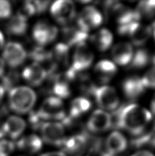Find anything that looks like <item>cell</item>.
<instances>
[{
	"label": "cell",
	"mask_w": 155,
	"mask_h": 156,
	"mask_svg": "<svg viewBox=\"0 0 155 156\" xmlns=\"http://www.w3.org/2000/svg\"><path fill=\"white\" fill-rule=\"evenodd\" d=\"M91 107L92 104L89 99L85 97H77L71 103L68 116L72 119H77L88 112Z\"/></svg>",
	"instance_id": "24"
},
{
	"label": "cell",
	"mask_w": 155,
	"mask_h": 156,
	"mask_svg": "<svg viewBox=\"0 0 155 156\" xmlns=\"http://www.w3.org/2000/svg\"><path fill=\"white\" fill-rule=\"evenodd\" d=\"M60 147H62L64 154L81 155L89 149L88 133L83 131L81 133L66 138Z\"/></svg>",
	"instance_id": "9"
},
{
	"label": "cell",
	"mask_w": 155,
	"mask_h": 156,
	"mask_svg": "<svg viewBox=\"0 0 155 156\" xmlns=\"http://www.w3.org/2000/svg\"><path fill=\"white\" fill-rule=\"evenodd\" d=\"M151 61H152V63L153 64L154 66L153 67H155V55H154V56L151 58Z\"/></svg>",
	"instance_id": "43"
},
{
	"label": "cell",
	"mask_w": 155,
	"mask_h": 156,
	"mask_svg": "<svg viewBox=\"0 0 155 156\" xmlns=\"http://www.w3.org/2000/svg\"><path fill=\"white\" fill-rule=\"evenodd\" d=\"M2 55L8 66L12 68H16L25 62L27 53L20 43L9 42L5 45Z\"/></svg>",
	"instance_id": "12"
},
{
	"label": "cell",
	"mask_w": 155,
	"mask_h": 156,
	"mask_svg": "<svg viewBox=\"0 0 155 156\" xmlns=\"http://www.w3.org/2000/svg\"><path fill=\"white\" fill-rule=\"evenodd\" d=\"M5 136L12 139H16L20 136L26 127V123L23 119L19 116H10L2 125Z\"/></svg>",
	"instance_id": "20"
},
{
	"label": "cell",
	"mask_w": 155,
	"mask_h": 156,
	"mask_svg": "<svg viewBox=\"0 0 155 156\" xmlns=\"http://www.w3.org/2000/svg\"><path fill=\"white\" fill-rule=\"evenodd\" d=\"M151 110L152 112H153V114L155 116V94L151 101Z\"/></svg>",
	"instance_id": "39"
},
{
	"label": "cell",
	"mask_w": 155,
	"mask_h": 156,
	"mask_svg": "<svg viewBox=\"0 0 155 156\" xmlns=\"http://www.w3.org/2000/svg\"><path fill=\"white\" fill-rule=\"evenodd\" d=\"M150 60V54L147 50L139 49L133 55L131 62L129 63V68L135 69H142L148 65Z\"/></svg>",
	"instance_id": "27"
},
{
	"label": "cell",
	"mask_w": 155,
	"mask_h": 156,
	"mask_svg": "<svg viewBox=\"0 0 155 156\" xmlns=\"http://www.w3.org/2000/svg\"><path fill=\"white\" fill-rule=\"evenodd\" d=\"M93 96L98 106L104 111H114L119 106V97L115 90L109 86L96 88Z\"/></svg>",
	"instance_id": "6"
},
{
	"label": "cell",
	"mask_w": 155,
	"mask_h": 156,
	"mask_svg": "<svg viewBox=\"0 0 155 156\" xmlns=\"http://www.w3.org/2000/svg\"><path fill=\"white\" fill-rule=\"evenodd\" d=\"M44 121L38 115L37 111H31L29 115V122L34 129H40Z\"/></svg>",
	"instance_id": "32"
},
{
	"label": "cell",
	"mask_w": 155,
	"mask_h": 156,
	"mask_svg": "<svg viewBox=\"0 0 155 156\" xmlns=\"http://www.w3.org/2000/svg\"><path fill=\"white\" fill-rule=\"evenodd\" d=\"M69 47L64 43H58L55 45L51 51V56L55 65L60 66H67L69 59Z\"/></svg>",
	"instance_id": "25"
},
{
	"label": "cell",
	"mask_w": 155,
	"mask_h": 156,
	"mask_svg": "<svg viewBox=\"0 0 155 156\" xmlns=\"http://www.w3.org/2000/svg\"><path fill=\"white\" fill-rule=\"evenodd\" d=\"M118 32L122 36H128L136 46L143 45L150 37L153 30L150 26H146L134 22L125 26H118Z\"/></svg>",
	"instance_id": "3"
},
{
	"label": "cell",
	"mask_w": 155,
	"mask_h": 156,
	"mask_svg": "<svg viewBox=\"0 0 155 156\" xmlns=\"http://www.w3.org/2000/svg\"><path fill=\"white\" fill-rule=\"evenodd\" d=\"M112 127L109 114L102 110L94 112L87 122V129L92 133H102Z\"/></svg>",
	"instance_id": "13"
},
{
	"label": "cell",
	"mask_w": 155,
	"mask_h": 156,
	"mask_svg": "<svg viewBox=\"0 0 155 156\" xmlns=\"http://www.w3.org/2000/svg\"><path fill=\"white\" fill-rule=\"evenodd\" d=\"M113 35L107 29L100 30L91 37V41L101 51H105L109 48L113 43Z\"/></svg>",
	"instance_id": "23"
},
{
	"label": "cell",
	"mask_w": 155,
	"mask_h": 156,
	"mask_svg": "<svg viewBox=\"0 0 155 156\" xmlns=\"http://www.w3.org/2000/svg\"><path fill=\"white\" fill-rule=\"evenodd\" d=\"M4 69H5V63L4 60L0 58V77L3 76L4 73Z\"/></svg>",
	"instance_id": "38"
},
{
	"label": "cell",
	"mask_w": 155,
	"mask_h": 156,
	"mask_svg": "<svg viewBox=\"0 0 155 156\" xmlns=\"http://www.w3.org/2000/svg\"><path fill=\"white\" fill-rule=\"evenodd\" d=\"M128 146L126 138L120 132H113L108 136L104 143L105 151L110 156H117L122 154Z\"/></svg>",
	"instance_id": "14"
},
{
	"label": "cell",
	"mask_w": 155,
	"mask_h": 156,
	"mask_svg": "<svg viewBox=\"0 0 155 156\" xmlns=\"http://www.w3.org/2000/svg\"><path fill=\"white\" fill-rule=\"evenodd\" d=\"M42 138L45 143L61 147L65 137V129L60 122H44L40 128Z\"/></svg>",
	"instance_id": "7"
},
{
	"label": "cell",
	"mask_w": 155,
	"mask_h": 156,
	"mask_svg": "<svg viewBox=\"0 0 155 156\" xmlns=\"http://www.w3.org/2000/svg\"><path fill=\"white\" fill-rule=\"evenodd\" d=\"M132 145L136 148L150 147L155 148V122L150 128H148L142 134L136 136L131 141Z\"/></svg>",
	"instance_id": "26"
},
{
	"label": "cell",
	"mask_w": 155,
	"mask_h": 156,
	"mask_svg": "<svg viewBox=\"0 0 155 156\" xmlns=\"http://www.w3.org/2000/svg\"><path fill=\"white\" fill-rule=\"evenodd\" d=\"M140 17L151 19L155 16V0L142 1L135 9Z\"/></svg>",
	"instance_id": "28"
},
{
	"label": "cell",
	"mask_w": 155,
	"mask_h": 156,
	"mask_svg": "<svg viewBox=\"0 0 155 156\" xmlns=\"http://www.w3.org/2000/svg\"><path fill=\"white\" fill-rule=\"evenodd\" d=\"M4 44V37L2 32L0 31V49H2Z\"/></svg>",
	"instance_id": "40"
},
{
	"label": "cell",
	"mask_w": 155,
	"mask_h": 156,
	"mask_svg": "<svg viewBox=\"0 0 155 156\" xmlns=\"http://www.w3.org/2000/svg\"><path fill=\"white\" fill-rule=\"evenodd\" d=\"M36 14L45 12L49 5V1H32Z\"/></svg>",
	"instance_id": "34"
},
{
	"label": "cell",
	"mask_w": 155,
	"mask_h": 156,
	"mask_svg": "<svg viewBox=\"0 0 155 156\" xmlns=\"http://www.w3.org/2000/svg\"><path fill=\"white\" fill-rule=\"evenodd\" d=\"M58 34V30L45 21H38L35 25L32 31V37L38 46L43 47L52 43L55 40Z\"/></svg>",
	"instance_id": "11"
},
{
	"label": "cell",
	"mask_w": 155,
	"mask_h": 156,
	"mask_svg": "<svg viewBox=\"0 0 155 156\" xmlns=\"http://www.w3.org/2000/svg\"><path fill=\"white\" fill-rule=\"evenodd\" d=\"M131 156H154L153 153L147 151V150H142V151H137Z\"/></svg>",
	"instance_id": "36"
},
{
	"label": "cell",
	"mask_w": 155,
	"mask_h": 156,
	"mask_svg": "<svg viewBox=\"0 0 155 156\" xmlns=\"http://www.w3.org/2000/svg\"><path fill=\"white\" fill-rule=\"evenodd\" d=\"M120 129H125L135 137L142 134L153 120V115L137 104H124L120 106Z\"/></svg>",
	"instance_id": "1"
},
{
	"label": "cell",
	"mask_w": 155,
	"mask_h": 156,
	"mask_svg": "<svg viewBox=\"0 0 155 156\" xmlns=\"http://www.w3.org/2000/svg\"><path fill=\"white\" fill-rule=\"evenodd\" d=\"M27 29V19L17 13L12 16L5 26L8 34L13 36H22L26 34Z\"/></svg>",
	"instance_id": "22"
},
{
	"label": "cell",
	"mask_w": 155,
	"mask_h": 156,
	"mask_svg": "<svg viewBox=\"0 0 155 156\" xmlns=\"http://www.w3.org/2000/svg\"><path fill=\"white\" fill-rule=\"evenodd\" d=\"M12 13V7L9 2L0 0V19H7Z\"/></svg>",
	"instance_id": "33"
},
{
	"label": "cell",
	"mask_w": 155,
	"mask_h": 156,
	"mask_svg": "<svg viewBox=\"0 0 155 156\" xmlns=\"http://www.w3.org/2000/svg\"><path fill=\"white\" fill-rule=\"evenodd\" d=\"M20 76L16 71L12 70L2 77V87L5 92H9L15 88V86L19 81Z\"/></svg>",
	"instance_id": "29"
},
{
	"label": "cell",
	"mask_w": 155,
	"mask_h": 156,
	"mask_svg": "<svg viewBox=\"0 0 155 156\" xmlns=\"http://www.w3.org/2000/svg\"><path fill=\"white\" fill-rule=\"evenodd\" d=\"M142 80L146 88H155V67L148 70Z\"/></svg>",
	"instance_id": "30"
},
{
	"label": "cell",
	"mask_w": 155,
	"mask_h": 156,
	"mask_svg": "<svg viewBox=\"0 0 155 156\" xmlns=\"http://www.w3.org/2000/svg\"><path fill=\"white\" fill-rule=\"evenodd\" d=\"M22 76L29 84L33 86H38L42 84L47 77L46 71L43 66L36 62L25 68Z\"/></svg>",
	"instance_id": "16"
},
{
	"label": "cell",
	"mask_w": 155,
	"mask_h": 156,
	"mask_svg": "<svg viewBox=\"0 0 155 156\" xmlns=\"http://www.w3.org/2000/svg\"><path fill=\"white\" fill-rule=\"evenodd\" d=\"M133 55L131 44L129 43H120L116 44L112 50V57L118 65L126 66L131 62Z\"/></svg>",
	"instance_id": "18"
},
{
	"label": "cell",
	"mask_w": 155,
	"mask_h": 156,
	"mask_svg": "<svg viewBox=\"0 0 155 156\" xmlns=\"http://www.w3.org/2000/svg\"><path fill=\"white\" fill-rule=\"evenodd\" d=\"M51 13L58 23L67 25L75 18V5L70 0H59L52 4Z\"/></svg>",
	"instance_id": "5"
},
{
	"label": "cell",
	"mask_w": 155,
	"mask_h": 156,
	"mask_svg": "<svg viewBox=\"0 0 155 156\" xmlns=\"http://www.w3.org/2000/svg\"><path fill=\"white\" fill-rule=\"evenodd\" d=\"M15 149V144L12 142L0 140V156H10Z\"/></svg>",
	"instance_id": "31"
},
{
	"label": "cell",
	"mask_w": 155,
	"mask_h": 156,
	"mask_svg": "<svg viewBox=\"0 0 155 156\" xmlns=\"http://www.w3.org/2000/svg\"><path fill=\"white\" fill-rule=\"evenodd\" d=\"M9 108L18 114L31 112L36 101L35 92L26 86H19L12 89L8 96Z\"/></svg>",
	"instance_id": "2"
},
{
	"label": "cell",
	"mask_w": 155,
	"mask_h": 156,
	"mask_svg": "<svg viewBox=\"0 0 155 156\" xmlns=\"http://www.w3.org/2000/svg\"><path fill=\"white\" fill-rule=\"evenodd\" d=\"M9 109L10 108L7 106V105L2 104V105H0V117L7 115L9 112Z\"/></svg>",
	"instance_id": "35"
},
{
	"label": "cell",
	"mask_w": 155,
	"mask_h": 156,
	"mask_svg": "<svg viewBox=\"0 0 155 156\" xmlns=\"http://www.w3.org/2000/svg\"><path fill=\"white\" fill-rule=\"evenodd\" d=\"M37 112L43 121H62L66 116L62 99L55 97H50L46 99Z\"/></svg>",
	"instance_id": "4"
},
{
	"label": "cell",
	"mask_w": 155,
	"mask_h": 156,
	"mask_svg": "<svg viewBox=\"0 0 155 156\" xmlns=\"http://www.w3.org/2000/svg\"><path fill=\"white\" fill-rule=\"evenodd\" d=\"M102 14L95 6L85 7L77 19L78 27L83 31L88 32L90 30L100 26L103 23Z\"/></svg>",
	"instance_id": "8"
},
{
	"label": "cell",
	"mask_w": 155,
	"mask_h": 156,
	"mask_svg": "<svg viewBox=\"0 0 155 156\" xmlns=\"http://www.w3.org/2000/svg\"><path fill=\"white\" fill-rule=\"evenodd\" d=\"M146 88L142 78L132 76L126 78L122 82V90L125 96L130 100L137 99L144 93Z\"/></svg>",
	"instance_id": "15"
},
{
	"label": "cell",
	"mask_w": 155,
	"mask_h": 156,
	"mask_svg": "<svg viewBox=\"0 0 155 156\" xmlns=\"http://www.w3.org/2000/svg\"><path fill=\"white\" fill-rule=\"evenodd\" d=\"M93 59L92 52L85 43L79 44L76 46L73 63L70 68L76 73H82L90 67Z\"/></svg>",
	"instance_id": "10"
},
{
	"label": "cell",
	"mask_w": 155,
	"mask_h": 156,
	"mask_svg": "<svg viewBox=\"0 0 155 156\" xmlns=\"http://www.w3.org/2000/svg\"><path fill=\"white\" fill-rule=\"evenodd\" d=\"M4 93H5L4 90L2 87V86L0 85V102H1L2 99L3 98V97H4Z\"/></svg>",
	"instance_id": "41"
},
{
	"label": "cell",
	"mask_w": 155,
	"mask_h": 156,
	"mask_svg": "<svg viewBox=\"0 0 155 156\" xmlns=\"http://www.w3.org/2000/svg\"><path fill=\"white\" fill-rule=\"evenodd\" d=\"M62 34L64 41V43L69 47L84 43L88 38V32L74 26L64 27L62 29Z\"/></svg>",
	"instance_id": "17"
},
{
	"label": "cell",
	"mask_w": 155,
	"mask_h": 156,
	"mask_svg": "<svg viewBox=\"0 0 155 156\" xmlns=\"http://www.w3.org/2000/svg\"><path fill=\"white\" fill-rule=\"evenodd\" d=\"M43 140L39 136L31 134L21 138L16 143L19 149L29 154H36L43 147Z\"/></svg>",
	"instance_id": "21"
},
{
	"label": "cell",
	"mask_w": 155,
	"mask_h": 156,
	"mask_svg": "<svg viewBox=\"0 0 155 156\" xmlns=\"http://www.w3.org/2000/svg\"><path fill=\"white\" fill-rule=\"evenodd\" d=\"M40 156H66V155L64 152L53 151V152L45 153V154H44Z\"/></svg>",
	"instance_id": "37"
},
{
	"label": "cell",
	"mask_w": 155,
	"mask_h": 156,
	"mask_svg": "<svg viewBox=\"0 0 155 156\" xmlns=\"http://www.w3.org/2000/svg\"><path fill=\"white\" fill-rule=\"evenodd\" d=\"M5 136V132H4V129H3L2 126H0V139L4 138Z\"/></svg>",
	"instance_id": "42"
},
{
	"label": "cell",
	"mask_w": 155,
	"mask_h": 156,
	"mask_svg": "<svg viewBox=\"0 0 155 156\" xmlns=\"http://www.w3.org/2000/svg\"><path fill=\"white\" fill-rule=\"evenodd\" d=\"M117 67L112 61L102 60L96 64L95 67V73L97 80L101 83L109 82L117 73Z\"/></svg>",
	"instance_id": "19"
}]
</instances>
